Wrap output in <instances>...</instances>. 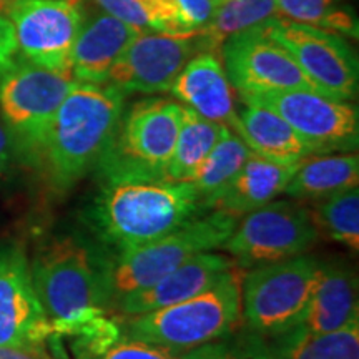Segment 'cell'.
<instances>
[{
  "instance_id": "obj_1",
  "label": "cell",
  "mask_w": 359,
  "mask_h": 359,
  "mask_svg": "<svg viewBox=\"0 0 359 359\" xmlns=\"http://www.w3.org/2000/svg\"><path fill=\"white\" fill-rule=\"evenodd\" d=\"M32 283L55 336H85L109 320L107 263L75 238L40 250L30 264Z\"/></svg>"
},
{
  "instance_id": "obj_2",
  "label": "cell",
  "mask_w": 359,
  "mask_h": 359,
  "mask_svg": "<svg viewBox=\"0 0 359 359\" xmlns=\"http://www.w3.org/2000/svg\"><path fill=\"white\" fill-rule=\"evenodd\" d=\"M125 110V93L110 83L77 82L53 116L42 158L57 190H69L95 170Z\"/></svg>"
},
{
  "instance_id": "obj_3",
  "label": "cell",
  "mask_w": 359,
  "mask_h": 359,
  "mask_svg": "<svg viewBox=\"0 0 359 359\" xmlns=\"http://www.w3.org/2000/svg\"><path fill=\"white\" fill-rule=\"evenodd\" d=\"M203 212L191 182H133L103 187L90 223L107 246L138 248L168 235Z\"/></svg>"
},
{
  "instance_id": "obj_4",
  "label": "cell",
  "mask_w": 359,
  "mask_h": 359,
  "mask_svg": "<svg viewBox=\"0 0 359 359\" xmlns=\"http://www.w3.org/2000/svg\"><path fill=\"white\" fill-rule=\"evenodd\" d=\"M241 276L236 266L203 293L138 316L118 318L130 338L185 353L217 343L241 326Z\"/></svg>"
},
{
  "instance_id": "obj_5",
  "label": "cell",
  "mask_w": 359,
  "mask_h": 359,
  "mask_svg": "<svg viewBox=\"0 0 359 359\" xmlns=\"http://www.w3.org/2000/svg\"><path fill=\"white\" fill-rule=\"evenodd\" d=\"M180 125L182 103L167 98H147L123 110L95 167L102 185L165 180Z\"/></svg>"
},
{
  "instance_id": "obj_6",
  "label": "cell",
  "mask_w": 359,
  "mask_h": 359,
  "mask_svg": "<svg viewBox=\"0 0 359 359\" xmlns=\"http://www.w3.org/2000/svg\"><path fill=\"white\" fill-rule=\"evenodd\" d=\"M238 222L235 217L212 210L158 240L116 255L114 262L107 263L105 273L110 309L116 299L148 288L195 255L219 248Z\"/></svg>"
},
{
  "instance_id": "obj_7",
  "label": "cell",
  "mask_w": 359,
  "mask_h": 359,
  "mask_svg": "<svg viewBox=\"0 0 359 359\" xmlns=\"http://www.w3.org/2000/svg\"><path fill=\"white\" fill-rule=\"evenodd\" d=\"M323 266L320 259L299 255L250 268L241 276V325L264 338L302 325Z\"/></svg>"
},
{
  "instance_id": "obj_8",
  "label": "cell",
  "mask_w": 359,
  "mask_h": 359,
  "mask_svg": "<svg viewBox=\"0 0 359 359\" xmlns=\"http://www.w3.org/2000/svg\"><path fill=\"white\" fill-rule=\"evenodd\" d=\"M75 83L69 72L43 69L20 57L2 75L0 114L15 156L39 163L53 116Z\"/></svg>"
},
{
  "instance_id": "obj_9",
  "label": "cell",
  "mask_w": 359,
  "mask_h": 359,
  "mask_svg": "<svg viewBox=\"0 0 359 359\" xmlns=\"http://www.w3.org/2000/svg\"><path fill=\"white\" fill-rule=\"evenodd\" d=\"M320 240L309 208L296 201H269L245 215L219 246L236 268H255L304 255Z\"/></svg>"
},
{
  "instance_id": "obj_10",
  "label": "cell",
  "mask_w": 359,
  "mask_h": 359,
  "mask_svg": "<svg viewBox=\"0 0 359 359\" xmlns=\"http://www.w3.org/2000/svg\"><path fill=\"white\" fill-rule=\"evenodd\" d=\"M264 30L285 47L318 92L349 102L358 95V57L339 34L278 15L263 24Z\"/></svg>"
},
{
  "instance_id": "obj_11",
  "label": "cell",
  "mask_w": 359,
  "mask_h": 359,
  "mask_svg": "<svg viewBox=\"0 0 359 359\" xmlns=\"http://www.w3.org/2000/svg\"><path fill=\"white\" fill-rule=\"evenodd\" d=\"M245 103H258L275 110L316 155L353 151L359 143V114L351 103L336 100L311 90L241 95Z\"/></svg>"
},
{
  "instance_id": "obj_12",
  "label": "cell",
  "mask_w": 359,
  "mask_h": 359,
  "mask_svg": "<svg viewBox=\"0 0 359 359\" xmlns=\"http://www.w3.org/2000/svg\"><path fill=\"white\" fill-rule=\"evenodd\" d=\"M7 17L13 25L20 58L72 74V48L87 17L83 0H19Z\"/></svg>"
},
{
  "instance_id": "obj_13",
  "label": "cell",
  "mask_w": 359,
  "mask_h": 359,
  "mask_svg": "<svg viewBox=\"0 0 359 359\" xmlns=\"http://www.w3.org/2000/svg\"><path fill=\"white\" fill-rule=\"evenodd\" d=\"M219 50L228 80L240 95L283 90L318 92L288 50L269 37L263 24L233 35Z\"/></svg>"
},
{
  "instance_id": "obj_14",
  "label": "cell",
  "mask_w": 359,
  "mask_h": 359,
  "mask_svg": "<svg viewBox=\"0 0 359 359\" xmlns=\"http://www.w3.org/2000/svg\"><path fill=\"white\" fill-rule=\"evenodd\" d=\"M55 336L35 293L22 246L0 248V346L43 344Z\"/></svg>"
},
{
  "instance_id": "obj_15",
  "label": "cell",
  "mask_w": 359,
  "mask_h": 359,
  "mask_svg": "<svg viewBox=\"0 0 359 359\" xmlns=\"http://www.w3.org/2000/svg\"><path fill=\"white\" fill-rule=\"evenodd\" d=\"M198 53L195 37L142 34L111 67L107 83L123 93L170 92L175 79Z\"/></svg>"
},
{
  "instance_id": "obj_16",
  "label": "cell",
  "mask_w": 359,
  "mask_h": 359,
  "mask_svg": "<svg viewBox=\"0 0 359 359\" xmlns=\"http://www.w3.org/2000/svg\"><path fill=\"white\" fill-rule=\"evenodd\" d=\"M233 268L231 258L213 253V250L203 251L148 288L116 299L111 309L118 318H128L172 306L212 288Z\"/></svg>"
},
{
  "instance_id": "obj_17",
  "label": "cell",
  "mask_w": 359,
  "mask_h": 359,
  "mask_svg": "<svg viewBox=\"0 0 359 359\" xmlns=\"http://www.w3.org/2000/svg\"><path fill=\"white\" fill-rule=\"evenodd\" d=\"M170 92L188 109L235 132L238 111L231 83L215 52L195 53L175 79Z\"/></svg>"
},
{
  "instance_id": "obj_18",
  "label": "cell",
  "mask_w": 359,
  "mask_h": 359,
  "mask_svg": "<svg viewBox=\"0 0 359 359\" xmlns=\"http://www.w3.org/2000/svg\"><path fill=\"white\" fill-rule=\"evenodd\" d=\"M140 30L107 12L85 17L70 55V72L77 82L107 83L115 62Z\"/></svg>"
},
{
  "instance_id": "obj_19",
  "label": "cell",
  "mask_w": 359,
  "mask_h": 359,
  "mask_svg": "<svg viewBox=\"0 0 359 359\" xmlns=\"http://www.w3.org/2000/svg\"><path fill=\"white\" fill-rule=\"evenodd\" d=\"M299 163H276L251 151L240 172L206 203L205 210L240 219L285 193Z\"/></svg>"
},
{
  "instance_id": "obj_20",
  "label": "cell",
  "mask_w": 359,
  "mask_h": 359,
  "mask_svg": "<svg viewBox=\"0 0 359 359\" xmlns=\"http://www.w3.org/2000/svg\"><path fill=\"white\" fill-rule=\"evenodd\" d=\"M235 133L253 154L276 163H296L316 155L283 116L258 103H245Z\"/></svg>"
},
{
  "instance_id": "obj_21",
  "label": "cell",
  "mask_w": 359,
  "mask_h": 359,
  "mask_svg": "<svg viewBox=\"0 0 359 359\" xmlns=\"http://www.w3.org/2000/svg\"><path fill=\"white\" fill-rule=\"evenodd\" d=\"M359 321L358 281L353 271L323 266V273L308 304L302 326L309 333H333Z\"/></svg>"
},
{
  "instance_id": "obj_22",
  "label": "cell",
  "mask_w": 359,
  "mask_h": 359,
  "mask_svg": "<svg viewBox=\"0 0 359 359\" xmlns=\"http://www.w3.org/2000/svg\"><path fill=\"white\" fill-rule=\"evenodd\" d=\"M358 154L311 155L302 160L285 193L296 200L320 201L358 187Z\"/></svg>"
},
{
  "instance_id": "obj_23",
  "label": "cell",
  "mask_w": 359,
  "mask_h": 359,
  "mask_svg": "<svg viewBox=\"0 0 359 359\" xmlns=\"http://www.w3.org/2000/svg\"><path fill=\"white\" fill-rule=\"evenodd\" d=\"M210 346L178 353L123 334L115 318H109L92 333L80 336L79 359H210Z\"/></svg>"
},
{
  "instance_id": "obj_24",
  "label": "cell",
  "mask_w": 359,
  "mask_h": 359,
  "mask_svg": "<svg viewBox=\"0 0 359 359\" xmlns=\"http://www.w3.org/2000/svg\"><path fill=\"white\" fill-rule=\"evenodd\" d=\"M224 127L226 125L212 122L196 114L195 110L182 105V125H180L165 180L167 182H193L206 156L222 137Z\"/></svg>"
},
{
  "instance_id": "obj_25",
  "label": "cell",
  "mask_w": 359,
  "mask_h": 359,
  "mask_svg": "<svg viewBox=\"0 0 359 359\" xmlns=\"http://www.w3.org/2000/svg\"><path fill=\"white\" fill-rule=\"evenodd\" d=\"M268 341L280 359H359V321L333 333L296 326Z\"/></svg>"
},
{
  "instance_id": "obj_26",
  "label": "cell",
  "mask_w": 359,
  "mask_h": 359,
  "mask_svg": "<svg viewBox=\"0 0 359 359\" xmlns=\"http://www.w3.org/2000/svg\"><path fill=\"white\" fill-rule=\"evenodd\" d=\"M278 15L276 0H222L215 7L208 25L195 35L196 50L217 53L233 35L262 25Z\"/></svg>"
},
{
  "instance_id": "obj_27",
  "label": "cell",
  "mask_w": 359,
  "mask_h": 359,
  "mask_svg": "<svg viewBox=\"0 0 359 359\" xmlns=\"http://www.w3.org/2000/svg\"><path fill=\"white\" fill-rule=\"evenodd\" d=\"M250 155L251 150L248 145L233 130L224 127L217 145L206 156L203 165L191 182L198 191L200 205L203 212L206 203L240 172V168L243 167Z\"/></svg>"
},
{
  "instance_id": "obj_28",
  "label": "cell",
  "mask_w": 359,
  "mask_h": 359,
  "mask_svg": "<svg viewBox=\"0 0 359 359\" xmlns=\"http://www.w3.org/2000/svg\"><path fill=\"white\" fill-rule=\"evenodd\" d=\"M318 233L344 245L353 253L359 250V190L358 187L320 200L309 210Z\"/></svg>"
},
{
  "instance_id": "obj_29",
  "label": "cell",
  "mask_w": 359,
  "mask_h": 359,
  "mask_svg": "<svg viewBox=\"0 0 359 359\" xmlns=\"http://www.w3.org/2000/svg\"><path fill=\"white\" fill-rule=\"evenodd\" d=\"M276 7L285 19L351 39L359 37L358 17L344 0H276Z\"/></svg>"
},
{
  "instance_id": "obj_30",
  "label": "cell",
  "mask_w": 359,
  "mask_h": 359,
  "mask_svg": "<svg viewBox=\"0 0 359 359\" xmlns=\"http://www.w3.org/2000/svg\"><path fill=\"white\" fill-rule=\"evenodd\" d=\"M210 359H280L264 336L241 325L228 338L210 346Z\"/></svg>"
},
{
  "instance_id": "obj_31",
  "label": "cell",
  "mask_w": 359,
  "mask_h": 359,
  "mask_svg": "<svg viewBox=\"0 0 359 359\" xmlns=\"http://www.w3.org/2000/svg\"><path fill=\"white\" fill-rule=\"evenodd\" d=\"M103 12L110 13L142 34L151 32L150 17H148L145 2L143 0H93Z\"/></svg>"
},
{
  "instance_id": "obj_32",
  "label": "cell",
  "mask_w": 359,
  "mask_h": 359,
  "mask_svg": "<svg viewBox=\"0 0 359 359\" xmlns=\"http://www.w3.org/2000/svg\"><path fill=\"white\" fill-rule=\"evenodd\" d=\"M180 13H182L183 24L190 37H195L201 32L208 22L212 20L217 2L215 0H175Z\"/></svg>"
},
{
  "instance_id": "obj_33",
  "label": "cell",
  "mask_w": 359,
  "mask_h": 359,
  "mask_svg": "<svg viewBox=\"0 0 359 359\" xmlns=\"http://www.w3.org/2000/svg\"><path fill=\"white\" fill-rule=\"evenodd\" d=\"M19 58L17 53V40L12 22L8 17L0 15V79Z\"/></svg>"
},
{
  "instance_id": "obj_34",
  "label": "cell",
  "mask_w": 359,
  "mask_h": 359,
  "mask_svg": "<svg viewBox=\"0 0 359 359\" xmlns=\"http://www.w3.org/2000/svg\"><path fill=\"white\" fill-rule=\"evenodd\" d=\"M0 359H58L45 349L43 344L32 346H0Z\"/></svg>"
},
{
  "instance_id": "obj_35",
  "label": "cell",
  "mask_w": 359,
  "mask_h": 359,
  "mask_svg": "<svg viewBox=\"0 0 359 359\" xmlns=\"http://www.w3.org/2000/svg\"><path fill=\"white\" fill-rule=\"evenodd\" d=\"M15 151H13L11 137L4 125H0V180H6L12 172Z\"/></svg>"
},
{
  "instance_id": "obj_36",
  "label": "cell",
  "mask_w": 359,
  "mask_h": 359,
  "mask_svg": "<svg viewBox=\"0 0 359 359\" xmlns=\"http://www.w3.org/2000/svg\"><path fill=\"white\" fill-rule=\"evenodd\" d=\"M19 0H0V15H6L11 12V8L15 6Z\"/></svg>"
},
{
  "instance_id": "obj_37",
  "label": "cell",
  "mask_w": 359,
  "mask_h": 359,
  "mask_svg": "<svg viewBox=\"0 0 359 359\" xmlns=\"http://www.w3.org/2000/svg\"><path fill=\"white\" fill-rule=\"evenodd\" d=\"M215 2H217V4H218V2H222V0H215Z\"/></svg>"
}]
</instances>
